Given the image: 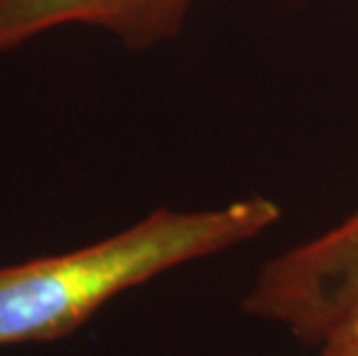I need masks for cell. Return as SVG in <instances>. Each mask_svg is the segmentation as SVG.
I'll return each instance as SVG.
<instances>
[{
  "mask_svg": "<svg viewBox=\"0 0 358 356\" xmlns=\"http://www.w3.org/2000/svg\"><path fill=\"white\" fill-rule=\"evenodd\" d=\"M319 356H358V303H354L322 338Z\"/></svg>",
  "mask_w": 358,
  "mask_h": 356,
  "instance_id": "277c9868",
  "label": "cell"
},
{
  "mask_svg": "<svg viewBox=\"0 0 358 356\" xmlns=\"http://www.w3.org/2000/svg\"><path fill=\"white\" fill-rule=\"evenodd\" d=\"M354 303H358V211L266 262L243 308L319 345Z\"/></svg>",
  "mask_w": 358,
  "mask_h": 356,
  "instance_id": "7a4b0ae2",
  "label": "cell"
},
{
  "mask_svg": "<svg viewBox=\"0 0 358 356\" xmlns=\"http://www.w3.org/2000/svg\"><path fill=\"white\" fill-rule=\"evenodd\" d=\"M201 0H0V54L67 26L97 28L129 51L176 40Z\"/></svg>",
  "mask_w": 358,
  "mask_h": 356,
  "instance_id": "3957f363",
  "label": "cell"
},
{
  "mask_svg": "<svg viewBox=\"0 0 358 356\" xmlns=\"http://www.w3.org/2000/svg\"><path fill=\"white\" fill-rule=\"evenodd\" d=\"M280 215L259 194L194 211L162 206L95 243L0 266V347L67 338L118 294L248 243Z\"/></svg>",
  "mask_w": 358,
  "mask_h": 356,
  "instance_id": "6da1fadb",
  "label": "cell"
}]
</instances>
